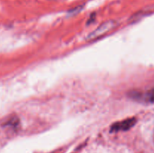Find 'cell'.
Here are the masks:
<instances>
[{"label":"cell","mask_w":154,"mask_h":153,"mask_svg":"<svg viewBox=\"0 0 154 153\" xmlns=\"http://www.w3.org/2000/svg\"><path fill=\"white\" fill-rule=\"evenodd\" d=\"M143 96H144V99L146 101L154 102V88L146 92L145 94H143Z\"/></svg>","instance_id":"3957f363"},{"label":"cell","mask_w":154,"mask_h":153,"mask_svg":"<svg viewBox=\"0 0 154 153\" xmlns=\"http://www.w3.org/2000/svg\"><path fill=\"white\" fill-rule=\"evenodd\" d=\"M116 22L114 21H107L102 23V25L99 26L96 30L90 33L88 36L89 40H93V39L98 38L101 37V36L104 35L105 34L108 33V32L111 31V29L115 27Z\"/></svg>","instance_id":"6da1fadb"},{"label":"cell","mask_w":154,"mask_h":153,"mask_svg":"<svg viewBox=\"0 0 154 153\" xmlns=\"http://www.w3.org/2000/svg\"><path fill=\"white\" fill-rule=\"evenodd\" d=\"M135 122H136V119L135 118H127V119L114 123L111 126V131H120V130H129L135 124Z\"/></svg>","instance_id":"7a4b0ae2"}]
</instances>
